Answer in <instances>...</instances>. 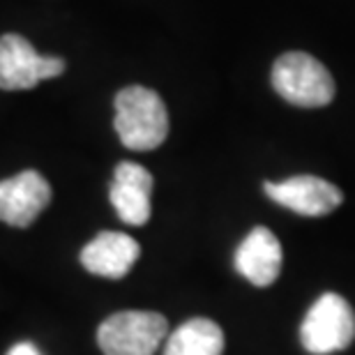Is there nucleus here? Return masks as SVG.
Segmentation results:
<instances>
[{
	"label": "nucleus",
	"mask_w": 355,
	"mask_h": 355,
	"mask_svg": "<svg viewBox=\"0 0 355 355\" xmlns=\"http://www.w3.org/2000/svg\"><path fill=\"white\" fill-rule=\"evenodd\" d=\"M116 132L130 150H155L168 137V113L162 97L150 88L130 86L116 95Z\"/></svg>",
	"instance_id": "obj_1"
},
{
	"label": "nucleus",
	"mask_w": 355,
	"mask_h": 355,
	"mask_svg": "<svg viewBox=\"0 0 355 355\" xmlns=\"http://www.w3.org/2000/svg\"><path fill=\"white\" fill-rule=\"evenodd\" d=\"M272 88L288 104L302 109H318L335 97V81L328 67L304 51H288L275 60Z\"/></svg>",
	"instance_id": "obj_2"
},
{
	"label": "nucleus",
	"mask_w": 355,
	"mask_h": 355,
	"mask_svg": "<svg viewBox=\"0 0 355 355\" xmlns=\"http://www.w3.org/2000/svg\"><path fill=\"white\" fill-rule=\"evenodd\" d=\"M168 323L157 311H118L97 330L104 355H155L166 339Z\"/></svg>",
	"instance_id": "obj_3"
},
{
	"label": "nucleus",
	"mask_w": 355,
	"mask_h": 355,
	"mask_svg": "<svg viewBox=\"0 0 355 355\" xmlns=\"http://www.w3.org/2000/svg\"><path fill=\"white\" fill-rule=\"evenodd\" d=\"M355 339V311L342 295L325 293L311 304L300 328V342L311 355L349 349Z\"/></svg>",
	"instance_id": "obj_4"
},
{
	"label": "nucleus",
	"mask_w": 355,
	"mask_h": 355,
	"mask_svg": "<svg viewBox=\"0 0 355 355\" xmlns=\"http://www.w3.org/2000/svg\"><path fill=\"white\" fill-rule=\"evenodd\" d=\"M65 72V60L55 55H40L21 35L0 37V88L28 90L40 81L55 79Z\"/></svg>",
	"instance_id": "obj_5"
},
{
	"label": "nucleus",
	"mask_w": 355,
	"mask_h": 355,
	"mask_svg": "<svg viewBox=\"0 0 355 355\" xmlns=\"http://www.w3.org/2000/svg\"><path fill=\"white\" fill-rule=\"evenodd\" d=\"M263 189L275 203L304 217L330 215L344 201L337 184L316 175H293L284 182H266Z\"/></svg>",
	"instance_id": "obj_6"
},
{
	"label": "nucleus",
	"mask_w": 355,
	"mask_h": 355,
	"mask_svg": "<svg viewBox=\"0 0 355 355\" xmlns=\"http://www.w3.org/2000/svg\"><path fill=\"white\" fill-rule=\"evenodd\" d=\"M51 201V187L37 171H21L0 180V222L26 229Z\"/></svg>",
	"instance_id": "obj_7"
},
{
	"label": "nucleus",
	"mask_w": 355,
	"mask_h": 355,
	"mask_svg": "<svg viewBox=\"0 0 355 355\" xmlns=\"http://www.w3.org/2000/svg\"><path fill=\"white\" fill-rule=\"evenodd\" d=\"M153 175L141 164L134 162H120L113 171V182L109 198L116 208L118 217L130 226H144L150 219V194H153Z\"/></svg>",
	"instance_id": "obj_8"
},
{
	"label": "nucleus",
	"mask_w": 355,
	"mask_h": 355,
	"mask_svg": "<svg viewBox=\"0 0 355 355\" xmlns=\"http://www.w3.org/2000/svg\"><path fill=\"white\" fill-rule=\"evenodd\" d=\"M284 252L277 236L266 226H257L240 243L236 252V270L254 286H270L282 272Z\"/></svg>",
	"instance_id": "obj_9"
},
{
	"label": "nucleus",
	"mask_w": 355,
	"mask_h": 355,
	"mask_svg": "<svg viewBox=\"0 0 355 355\" xmlns=\"http://www.w3.org/2000/svg\"><path fill=\"white\" fill-rule=\"evenodd\" d=\"M141 247L127 233L104 231L83 247L81 263L88 272L106 279H123L139 261Z\"/></svg>",
	"instance_id": "obj_10"
},
{
	"label": "nucleus",
	"mask_w": 355,
	"mask_h": 355,
	"mask_svg": "<svg viewBox=\"0 0 355 355\" xmlns=\"http://www.w3.org/2000/svg\"><path fill=\"white\" fill-rule=\"evenodd\" d=\"M224 332L210 318H189L166 339L164 355H222Z\"/></svg>",
	"instance_id": "obj_11"
},
{
	"label": "nucleus",
	"mask_w": 355,
	"mask_h": 355,
	"mask_svg": "<svg viewBox=\"0 0 355 355\" xmlns=\"http://www.w3.org/2000/svg\"><path fill=\"white\" fill-rule=\"evenodd\" d=\"M7 355H42L31 342H21L17 346H12L10 351H7Z\"/></svg>",
	"instance_id": "obj_12"
}]
</instances>
